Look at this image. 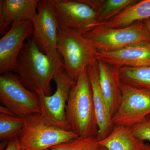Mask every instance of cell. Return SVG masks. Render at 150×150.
Segmentation results:
<instances>
[{
	"label": "cell",
	"instance_id": "obj_1",
	"mask_svg": "<svg viewBox=\"0 0 150 150\" xmlns=\"http://www.w3.org/2000/svg\"><path fill=\"white\" fill-rule=\"evenodd\" d=\"M64 67L39 50L31 38L24 43L16 62V73L28 89L36 94L52 95L51 82Z\"/></svg>",
	"mask_w": 150,
	"mask_h": 150
},
{
	"label": "cell",
	"instance_id": "obj_2",
	"mask_svg": "<svg viewBox=\"0 0 150 150\" xmlns=\"http://www.w3.org/2000/svg\"><path fill=\"white\" fill-rule=\"evenodd\" d=\"M66 114L70 130L79 137H97L98 125L87 68L80 73L71 90Z\"/></svg>",
	"mask_w": 150,
	"mask_h": 150
},
{
	"label": "cell",
	"instance_id": "obj_3",
	"mask_svg": "<svg viewBox=\"0 0 150 150\" xmlns=\"http://www.w3.org/2000/svg\"><path fill=\"white\" fill-rule=\"evenodd\" d=\"M57 49L65 71L75 81L86 68L98 61L96 48L82 34L74 30L59 27Z\"/></svg>",
	"mask_w": 150,
	"mask_h": 150
},
{
	"label": "cell",
	"instance_id": "obj_4",
	"mask_svg": "<svg viewBox=\"0 0 150 150\" xmlns=\"http://www.w3.org/2000/svg\"><path fill=\"white\" fill-rule=\"evenodd\" d=\"M24 126L19 139L25 150H46L69 142L79 136L71 130L52 126L40 113L23 117Z\"/></svg>",
	"mask_w": 150,
	"mask_h": 150
},
{
	"label": "cell",
	"instance_id": "obj_5",
	"mask_svg": "<svg viewBox=\"0 0 150 150\" xmlns=\"http://www.w3.org/2000/svg\"><path fill=\"white\" fill-rule=\"evenodd\" d=\"M83 35L100 52L116 51L135 43L150 42L149 35L143 21L121 28L98 25Z\"/></svg>",
	"mask_w": 150,
	"mask_h": 150
},
{
	"label": "cell",
	"instance_id": "obj_6",
	"mask_svg": "<svg viewBox=\"0 0 150 150\" xmlns=\"http://www.w3.org/2000/svg\"><path fill=\"white\" fill-rule=\"evenodd\" d=\"M0 100L3 106L22 118L41 113L38 95L26 88L13 72L0 76Z\"/></svg>",
	"mask_w": 150,
	"mask_h": 150
},
{
	"label": "cell",
	"instance_id": "obj_7",
	"mask_svg": "<svg viewBox=\"0 0 150 150\" xmlns=\"http://www.w3.org/2000/svg\"><path fill=\"white\" fill-rule=\"evenodd\" d=\"M53 80L56 86L54 94L51 96L41 93L37 94L40 101V115L48 124L71 130L66 117V108L70 92L76 81L67 75L64 67L59 70Z\"/></svg>",
	"mask_w": 150,
	"mask_h": 150
},
{
	"label": "cell",
	"instance_id": "obj_8",
	"mask_svg": "<svg viewBox=\"0 0 150 150\" xmlns=\"http://www.w3.org/2000/svg\"><path fill=\"white\" fill-rule=\"evenodd\" d=\"M33 24L31 38L38 48L53 60L63 64L57 49L59 23L50 0H40Z\"/></svg>",
	"mask_w": 150,
	"mask_h": 150
},
{
	"label": "cell",
	"instance_id": "obj_9",
	"mask_svg": "<svg viewBox=\"0 0 150 150\" xmlns=\"http://www.w3.org/2000/svg\"><path fill=\"white\" fill-rule=\"evenodd\" d=\"M60 27L83 34L98 24L95 11L81 0H50Z\"/></svg>",
	"mask_w": 150,
	"mask_h": 150
},
{
	"label": "cell",
	"instance_id": "obj_10",
	"mask_svg": "<svg viewBox=\"0 0 150 150\" xmlns=\"http://www.w3.org/2000/svg\"><path fill=\"white\" fill-rule=\"evenodd\" d=\"M122 100L112 117L115 125L131 127L150 114V91L121 83Z\"/></svg>",
	"mask_w": 150,
	"mask_h": 150
},
{
	"label": "cell",
	"instance_id": "obj_11",
	"mask_svg": "<svg viewBox=\"0 0 150 150\" xmlns=\"http://www.w3.org/2000/svg\"><path fill=\"white\" fill-rule=\"evenodd\" d=\"M33 21L15 22L0 40V74L16 73L18 57L25 40L32 37Z\"/></svg>",
	"mask_w": 150,
	"mask_h": 150
},
{
	"label": "cell",
	"instance_id": "obj_12",
	"mask_svg": "<svg viewBox=\"0 0 150 150\" xmlns=\"http://www.w3.org/2000/svg\"><path fill=\"white\" fill-rule=\"evenodd\" d=\"M98 60L118 68L150 66V42H142L116 51L98 52Z\"/></svg>",
	"mask_w": 150,
	"mask_h": 150
},
{
	"label": "cell",
	"instance_id": "obj_13",
	"mask_svg": "<svg viewBox=\"0 0 150 150\" xmlns=\"http://www.w3.org/2000/svg\"><path fill=\"white\" fill-rule=\"evenodd\" d=\"M92 89L94 106L98 125V139H104L111 133L114 125L110 115L107 102L100 88L98 61L87 67Z\"/></svg>",
	"mask_w": 150,
	"mask_h": 150
},
{
	"label": "cell",
	"instance_id": "obj_14",
	"mask_svg": "<svg viewBox=\"0 0 150 150\" xmlns=\"http://www.w3.org/2000/svg\"><path fill=\"white\" fill-rule=\"evenodd\" d=\"M40 0H1L0 33L17 22L33 21L37 15Z\"/></svg>",
	"mask_w": 150,
	"mask_h": 150
},
{
	"label": "cell",
	"instance_id": "obj_15",
	"mask_svg": "<svg viewBox=\"0 0 150 150\" xmlns=\"http://www.w3.org/2000/svg\"><path fill=\"white\" fill-rule=\"evenodd\" d=\"M98 64L100 88L112 118L122 100L119 68L100 60H98Z\"/></svg>",
	"mask_w": 150,
	"mask_h": 150
},
{
	"label": "cell",
	"instance_id": "obj_16",
	"mask_svg": "<svg viewBox=\"0 0 150 150\" xmlns=\"http://www.w3.org/2000/svg\"><path fill=\"white\" fill-rule=\"evenodd\" d=\"M100 144L108 150H146L149 144L137 138L130 127L115 125L111 133Z\"/></svg>",
	"mask_w": 150,
	"mask_h": 150
},
{
	"label": "cell",
	"instance_id": "obj_17",
	"mask_svg": "<svg viewBox=\"0 0 150 150\" xmlns=\"http://www.w3.org/2000/svg\"><path fill=\"white\" fill-rule=\"evenodd\" d=\"M150 18V0H142L127 8L109 21L100 24L112 28H121Z\"/></svg>",
	"mask_w": 150,
	"mask_h": 150
},
{
	"label": "cell",
	"instance_id": "obj_18",
	"mask_svg": "<svg viewBox=\"0 0 150 150\" xmlns=\"http://www.w3.org/2000/svg\"><path fill=\"white\" fill-rule=\"evenodd\" d=\"M96 11L98 24L112 19L138 0H81Z\"/></svg>",
	"mask_w": 150,
	"mask_h": 150
},
{
	"label": "cell",
	"instance_id": "obj_19",
	"mask_svg": "<svg viewBox=\"0 0 150 150\" xmlns=\"http://www.w3.org/2000/svg\"><path fill=\"white\" fill-rule=\"evenodd\" d=\"M121 81L137 88L150 91V66L119 68Z\"/></svg>",
	"mask_w": 150,
	"mask_h": 150
},
{
	"label": "cell",
	"instance_id": "obj_20",
	"mask_svg": "<svg viewBox=\"0 0 150 150\" xmlns=\"http://www.w3.org/2000/svg\"><path fill=\"white\" fill-rule=\"evenodd\" d=\"M24 123L22 117L0 112V140L8 142L18 138Z\"/></svg>",
	"mask_w": 150,
	"mask_h": 150
},
{
	"label": "cell",
	"instance_id": "obj_21",
	"mask_svg": "<svg viewBox=\"0 0 150 150\" xmlns=\"http://www.w3.org/2000/svg\"><path fill=\"white\" fill-rule=\"evenodd\" d=\"M97 137H79L50 148L51 150H100L101 146Z\"/></svg>",
	"mask_w": 150,
	"mask_h": 150
},
{
	"label": "cell",
	"instance_id": "obj_22",
	"mask_svg": "<svg viewBox=\"0 0 150 150\" xmlns=\"http://www.w3.org/2000/svg\"><path fill=\"white\" fill-rule=\"evenodd\" d=\"M130 128L138 139L144 141H150V114Z\"/></svg>",
	"mask_w": 150,
	"mask_h": 150
},
{
	"label": "cell",
	"instance_id": "obj_23",
	"mask_svg": "<svg viewBox=\"0 0 150 150\" xmlns=\"http://www.w3.org/2000/svg\"><path fill=\"white\" fill-rule=\"evenodd\" d=\"M4 150H25L23 147L20 142L19 138L8 142Z\"/></svg>",
	"mask_w": 150,
	"mask_h": 150
},
{
	"label": "cell",
	"instance_id": "obj_24",
	"mask_svg": "<svg viewBox=\"0 0 150 150\" xmlns=\"http://www.w3.org/2000/svg\"><path fill=\"white\" fill-rule=\"evenodd\" d=\"M143 22L147 29L150 37V18L144 21Z\"/></svg>",
	"mask_w": 150,
	"mask_h": 150
},
{
	"label": "cell",
	"instance_id": "obj_25",
	"mask_svg": "<svg viewBox=\"0 0 150 150\" xmlns=\"http://www.w3.org/2000/svg\"><path fill=\"white\" fill-rule=\"evenodd\" d=\"M100 150H108L106 149V148L102 146H101V149Z\"/></svg>",
	"mask_w": 150,
	"mask_h": 150
},
{
	"label": "cell",
	"instance_id": "obj_26",
	"mask_svg": "<svg viewBox=\"0 0 150 150\" xmlns=\"http://www.w3.org/2000/svg\"><path fill=\"white\" fill-rule=\"evenodd\" d=\"M146 150H150V144H149V146H148V147L147 148Z\"/></svg>",
	"mask_w": 150,
	"mask_h": 150
},
{
	"label": "cell",
	"instance_id": "obj_27",
	"mask_svg": "<svg viewBox=\"0 0 150 150\" xmlns=\"http://www.w3.org/2000/svg\"><path fill=\"white\" fill-rule=\"evenodd\" d=\"M51 150L50 149H47V150Z\"/></svg>",
	"mask_w": 150,
	"mask_h": 150
}]
</instances>
